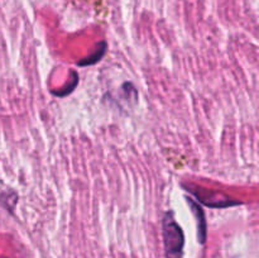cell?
Wrapping results in <instances>:
<instances>
[{"instance_id":"cell-2","label":"cell","mask_w":259,"mask_h":258,"mask_svg":"<svg viewBox=\"0 0 259 258\" xmlns=\"http://www.w3.org/2000/svg\"><path fill=\"white\" fill-rule=\"evenodd\" d=\"M185 189L189 192H191L192 195L199 199L200 202L205 204L209 207H228V206H237V205H240L242 202L238 201V200L234 199H228V197L223 196V194H219V192H210L206 191L204 189H200V187H194L191 185H182Z\"/></svg>"},{"instance_id":"cell-1","label":"cell","mask_w":259,"mask_h":258,"mask_svg":"<svg viewBox=\"0 0 259 258\" xmlns=\"http://www.w3.org/2000/svg\"><path fill=\"white\" fill-rule=\"evenodd\" d=\"M162 229L166 258H184L185 234L172 211H167L164 214Z\"/></svg>"},{"instance_id":"cell-3","label":"cell","mask_w":259,"mask_h":258,"mask_svg":"<svg viewBox=\"0 0 259 258\" xmlns=\"http://www.w3.org/2000/svg\"><path fill=\"white\" fill-rule=\"evenodd\" d=\"M187 204L190 205L192 210V214L195 215L197 224V240L200 244H205L206 242V235H207V224H206V217H205V211L202 210L201 205L199 202L195 201L191 197H186Z\"/></svg>"},{"instance_id":"cell-4","label":"cell","mask_w":259,"mask_h":258,"mask_svg":"<svg viewBox=\"0 0 259 258\" xmlns=\"http://www.w3.org/2000/svg\"><path fill=\"white\" fill-rule=\"evenodd\" d=\"M106 51H108V43H106L105 40H101V42L98 45V47H96V50L94 51V53H91L90 56H88V57H85V58H82L81 61H78L77 65L78 66L95 65V63H98L99 61L104 57V55L106 53Z\"/></svg>"},{"instance_id":"cell-5","label":"cell","mask_w":259,"mask_h":258,"mask_svg":"<svg viewBox=\"0 0 259 258\" xmlns=\"http://www.w3.org/2000/svg\"><path fill=\"white\" fill-rule=\"evenodd\" d=\"M71 76H72V77H71L70 83H68V85H66L62 90L52 91L53 95L58 96V98H63V96L70 95V94L75 90L76 86H77V83H78V75H77V72H75V71H71Z\"/></svg>"}]
</instances>
